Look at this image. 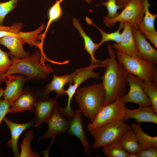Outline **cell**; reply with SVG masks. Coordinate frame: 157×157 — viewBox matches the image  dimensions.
<instances>
[{
    "instance_id": "cell-4",
    "label": "cell",
    "mask_w": 157,
    "mask_h": 157,
    "mask_svg": "<svg viewBox=\"0 0 157 157\" xmlns=\"http://www.w3.org/2000/svg\"><path fill=\"white\" fill-rule=\"evenodd\" d=\"M119 63L127 71L144 81L157 83V67L156 64L138 57L130 56L115 51Z\"/></svg>"
},
{
    "instance_id": "cell-17",
    "label": "cell",
    "mask_w": 157,
    "mask_h": 157,
    "mask_svg": "<svg viewBox=\"0 0 157 157\" xmlns=\"http://www.w3.org/2000/svg\"><path fill=\"white\" fill-rule=\"evenodd\" d=\"M123 30L121 33L120 42L115 43L112 46L113 49L127 55L138 57V53L134 41L131 29V25L127 22H124Z\"/></svg>"
},
{
    "instance_id": "cell-1",
    "label": "cell",
    "mask_w": 157,
    "mask_h": 157,
    "mask_svg": "<svg viewBox=\"0 0 157 157\" xmlns=\"http://www.w3.org/2000/svg\"><path fill=\"white\" fill-rule=\"evenodd\" d=\"M109 57L105 59L106 68L102 77V82L105 93L103 105L115 101L126 93L128 72L116 59L115 51L111 45L107 44Z\"/></svg>"
},
{
    "instance_id": "cell-11",
    "label": "cell",
    "mask_w": 157,
    "mask_h": 157,
    "mask_svg": "<svg viewBox=\"0 0 157 157\" xmlns=\"http://www.w3.org/2000/svg\"><path fill=\"white\" fill-rule=\"evenodd\" d=\"M77 69L72 73L60 76L53 74V78L50 82L42 89L38 90L39 97L45 98L49 97V93L52 91L55 92L57 94V99L60 96L66 94L64 87L70 83H72L76 73Z\"/></svg>"
},
{
    "instance_id": "cell-15",
    "label": "cell",
    "mask_w": 157,
    "mask_h": 157,
    "mask_svg": "<svg viewBox=\"0 0 157 157\" xmlns=\"http://www.w3.org/2000/svg\"><path fill=\"white\" fill-rule=\"evenodd\" d=\"M38 98V90L31 88L25 89L10 106L8 113L14 114L25 110L32 111Z\"/></svg>"
},
{
    "instance_id": "cell-7",
    "label": "cell",
    "mask_w": 157,
    "mask_h": 157,
    "mask_svg": "<svg viewBox=\"0 0 157 157\" xmlns=\"http://www.w3.org/2000/svg\"><path fill=\"white\" fill-rule=\"evenodd\" d=\"M144 0H131L124 6L123 9L115 17H104V22L108 27L118 22H127L132 26H138L142 23L144 15Z\"/></svg>"
},
{
    "instance_id": "cell-14",
    "label": "cell",
    "mask_w": 157,
    "mask_h": 157,
    "mask_svg": "<svg viewBox=\"0 0 157 157\" xmlns=\"http://www.w3.org/2000/svg\"><path fill=\"white\" fill-rule=\"evenodd\" d=\"M57 101L55 98L53 99L50 97L38 100L32 110L35 114L34 128L39 130L42 124L46 122L51 115Z\"/></svg>"
},
{
    "instance_id": "cell-28",
    "label": "cell",
    "mask_w": 157,
    "mask_h": 157,
    "mask_svg": "<svg viewBox=\"0 0 157 157\" xmlns=\"http://www.w3.org/2000/svg\"><path fill=\"white\" fill-rule=\"evenodd\" d=\"M142 87L151 102L154 112L157 114V83L150 81H143Z\"/></svg>"
},
{
    "instance_id": "cell-29",
    "label": "cell",
    "mask_w": 157,
    "mask_h": 157,
    "mask_svg": "<svg viewBox=\"0 0 157 157\" xmlns=\"http://www.w3.org/2000/svg\"><path fill=\"white\" fill-rule=\"evenodd\" d=\"M64 0H56L55 3L49 9L48 11L49 20L45 31L42 34V38L44 40L49 26L53 21L59 19L62 14V10L60 5L61 3Z\"/></svg>"
},
{
    "instance_id": "cell-23",
    "label": "cell",
    "mask_w": 157,
    "mask_h": 157,
    "mask_svg": "<svg viewBox=\"0 0 157 157\" xmlns=\"http://www.w3.org/2000/svg\"><path fill=\"white\" fill-rule=\"evenodd\" d=\"M119 141L122 147L129 153H137L141 150L135 135L131 127Z\"/></svg>"
},
{
    "instance_id": "cell-33",
    "label": "cell",
    "mask_w": 157,
    "mask_h": 157,
    "mask_svg": "<svg viewBox=\"0 0 157 157\" xmlns=\"http://www.w3.org/2000/svg\"><path fill=\"white\" fill-rule=\"evenodd\" d=\"M4 89L0 91V125L7 113H8L10 106V104L5 100L1 99Z\"/></svg>"
},
{
    "instance_id": "cell-3",
    "label": "cell",
    "mask_w": 157,
    "mask_h": 157,
    "mask_svg": "<svg viewBox=\"0 0 157 157\" xmlns=\"http://www.w3.org/2000/svg\"><path fill=\"white\" fill-rule=\"evenodd\" d=\"M75 94L82 113L92 122L104 105L105 93L102 83L80 87Z\"/></svg>"
},
{
    "instance_id": "cell-16",
    "label": "cell",
    "mask_w": 157,
    "mask_h": 157,
    "mask_svg": "<svg viewBox=\"0 0 157 157\" xmlns=\"http://www.w3.org/2000/svg\"><path fill=\"white\" fill-rule=\"evenodd\" d=\"M81 113L82 112L79 108L75 111V114L73 118L69 119L68 128L65 133L68 135L77 137L81 142L85 152L89 154L91 152V149L84 131Z\"/></svg>"
},
{
    "instance_id": "cell-38",
    "label": "cell",
    "mask_w": 157,
    "mask_h": 157,
    "mask_svg": "<svg viewBox=\"0 0 157 157\" xmlns=\"http://www.w3.org/2000/svg\"><path fill=\"white\" fill-rule=\"evenodd\" d=\"M131 0H118L117 4L124 5L126 3Z\"/></svg>"
},
{
    "instance_id": "cell-35",
    "label": "cell",
    "mask_w": 157,
    "mask_h": 157,
    "mask_svg": "<svg viewBox=\"0 0 157 157\" xmlns=\"http://www.w3.org/2000/svg\"><path fill=\"white\" fill-rule=\"evenodd\" d=\"M137 154L138 157H156L157 147H151L141 150Z\"/></svg>"
},
{
    "instance_id": "cell-30",
    "label": "cell",
    "mask_w": 157,
    "mask_h": 157,
    "mask_svg": "<svg viewBox=\"0 0 157 157\" xmlns=\"http://www.w3.org/2000/svg\"><path fill=\"white\" fill-rule=\"evenodd\" d=\"M118 0H107L106 1H102L100 3H98L95 6H99L100 5L105 6L108 11V15L106 16L109 18H114L119 14L117 12L118 10L123 8V5L117 4V3Z\"/></svg>"
},
{
    "instance_id": "cell-36",
    "label": "cell",
    "mask_w": 157,
    "mask_h": 157,
    "mask_svg": "<svg viewBox=\"0 0 157 157\" xmlns=\"http://www.w3.org/2000/svg\"><path fill=\"white\" fill-rule=\"evenodd\" d=\"M23 23L19 22L13 24L11 26H4L0 25V30L8 31L14 32H18L23 27Z\"/></svg>"
},
{
    "instance_id": "cell-8",
    "label": "cell",
    "mask_w": 157,
    "mask_h": 157,
    "mask_svg": "<svg viewBox=\"0 0 157 157\" xmlns=\"http://www.w3.org/2000/svg\"><path fill=\"white\" fill-rule=\"evenodd\" d=\"M94 68L89 66L83 68L77 69V71L72 83H69V86L65 90L66 94L68 99L66 106L64 108L60 107L59 111L62 115L69 119H72L75 114L71 107V102L74 95L80 85L87 80L91 78L98 79L100 77V73L94 71Z\"/></svg>"
},
{
    "instance_id": "cell-13",
    "label": "cell",
    "mask_w": 157,
    "mask_h": 157,
    "mask_svg": "<svg viewBox=\"0 0 157 157\" xmlns=\"http://www.w3.org/2000/svg\"><path fill=\"white\" fill-rule=\"evenodd\" d=\"M27 80L25 76L21 74L10 75L5 78L4 82L6 87L2 97L10 106L22 93L25 81Z\"/></svg>"
},
{
    "instance_id": "cell-9",
    "label": "cell",
    "mask_w": 157,
    "mask_h": 157,
    "mask_svg": "<svg viewBox=\"0 0 157 157\" xmlns=\"http://www.w3.org/2000/svg\"><path fill=\"white\" fill-rule=\"evenodd\" d=\"M59 104L57 101L51 115L46 122L48 126L47 132L44 135L39 136L37 139V142H39L51 139V142L48 148L43 151V154L46 155H48L49 150L56 137L59 134L65 133L68 129L69 120L65 118L61 115L59 111Z\"/></svg>"
},
{
    "instance_id": "cell-22",
    "label": "cell",
    "mask_w": 157,
    "mask_h": 157,
    "mask_svg": "<svg viewBox=\"0 0 157 157\" xmlns=\"http://www.w3.org/2000/svg\"><path fill=\"white\" fill-rule=\"evenodd\" d=\"M130 126L135 135L141 150L151 147H157V136H152L147 134L137 123H133Z\"/></svg>"
},
{
    "instance_id": "cell-25",
    "label": "cell",
    "mask_w": 157,
    "mask_h": 157,
    "mask_svg": "<svg viewBox=\"0 0 157 157\" xmlns=\"http://www.w3.org/2000/svg\"><path fill=\"white\" fill-rule=\"evenodd\" d=\"M34 133L30 130L25 134L20 144L21 151L20 157H40L39 154L33 151L31 148V143L34 138Z\"/></svg>"
},
{
    "instance_id": "cell-24",
    "label": "cell",
    "mask_w": 157,
    "mask_h": 157,
    "mask_svg": "<svg viewBox=\"0 0 157 157\" xmlns=\"http://www.w3.org/2000/svg\"><path fill=\"white\" fill-rule=\"evenodd\" d=\"M85 19L89 24L93 26L96 28L100 32L102 36V39L101 41L99 43L100 46L106 42L112 41L115 42L116 43H118L121 41V34L120 33V31L124 26V22H119L120 26L117 30L116 31L108 33L104 32L96 26L88 17H86Z\"/></svg>"
},
{
    "instance_id": "cell-12",
    "label": "cell",
    "mask_w": 157,
    "mask_h": 157,
    "mask_svg": "<svg viewBox=\"0 0 157 157\" xmlns=\"http://www.w3.org/2000/svg\"><path fill=\"white\" fill-rule=\"evenodd\" d=\"M132 33L138 53V57L157 63V51L147 41L137 26H132Z\"/></svg>"
},
{
    "instance_id": "cell-27",
    "label": "cell",
    "mask_w": 157,
    "mask_h": 157,
    "mask_svg": "<svg viewBox=\"0 0 157 157\" xmlns=\"http://www.w3.org/2000/svg\"><path fill=\"white\" fill-rule=\"evenodd\" d=\"M102 151L108 157H128L129 153L121 146L119 141L102 147Z\"/></svg>"
},
{
    "instance_id": "cell-31",
    "label": "cell",
    "mask_w": 157,
    "mask_h": 157,
    "mask_svg": "<svg viewBox=\"0 0 157 157\" xmlns=\"http://www.w3.org/2000/svg\"><path fill=\"white\" fill-rule=\"evenodd\" d=\"M19 0H10L0 2V25L3 26V22L6 16L13 10L17 6Z\"/></svg>"
},
{
    "instance_id": "cell-32",
    "label": "cell",
    "mask_w": 157,
    "mask_h": 157,
    "mask_svg": "<svg viewBox=\"0 0 157 157\" xmlns=\"http://www.w3.org/2000/svg\"><path fill=\"white\" fill-rule=\"evenodd\" d=\"M8 53L0 48V76L6 73L13 61Z\"/></svg>"
},
{
    "instance_id": "cell-19",
    "label": "cell",
    "mask_w": 157,
    "mask_h": 157,
    "mask_svg": "<svg viewBox=\"0 0 157 157\" xmlns=\"http://www.w3.org/2000/svg\"><path fill=\"white\" fill-rule=\"evenodd\" d=\"M130 119H135L139 124L143 122L157 124V114L155 113L151 106L139 107L133 109L126 108L122 120L125 122Z\"/></svg>"
},
{
    "instance_id": "cell-21",
    "label": "cell",
    "mask_w": 157,
    "mask_h": 157,
    "mask_svg": "<svg viewBox=\"0 0 157 157\" xmlns=\"http://www.w3.org/2000/svg\"><path fill=\"white\" fill-rule=\"evenodd\" d=\"M24 43L17 36L8 35L0 38V44L5 46L10 50L8 54L19 58H25L31 56L29 52L24 50L23 46Z\"/></svg>"
},
{
    "instance_id": "cell-40",
    "label": "cell",
    "mask_w": 157,
    "mask_h": 157,
    "mask_svg": "<svg viewBox=\"0 0 157 157\" xmlns=\"http://www.w3.org/2000/svg\"><path fill=\"white\" fill-rule=\"evenodd\" d=\"M85 1L88 3H90L92 1V0H85Z\"/></svg>"
},
{
    "instance_id": "cell-18",
    "label": "cell",
    "mask_w": 157,
    "mask_h": 157,
    "mask_svg": "<svg viewBox=\"0 0 157 157\" xmlns=\"http://www.w3.org/2000/svg\"><path fill=\"white\" fill-rule=\"evenodd\" d=\"M3 121L8 127L11 134V138L8 141L7 145L11 148L15 157H20V152L18 147L19 138L26 129L30 127H34V119L29 121L22 123L14 122L6 117H4Z\"/></svg>"
},
{
    "instance_id": "cell-41",
    "label": "cell",
    "mask_w": 157,
    "mask_h": 157,
    "mask_svg": "<svg viewBox=\"0 0 157 157\" xmlns=\"http://www.w3.org/2000/svg\"><path fill=\"white\" fill-rule=\"evenodd\" d=\"M3 88H1L0 87V91H1V90L2 89H3Z\"/></svg>"
},
{
    "instance_id": "cell-10",
    "label": "cell",
    "mask_w": 157,
    "mask_h": 157,
    "mask_svg": "<svg viewBox=\"0 0 157 157\" xmlns=\"http://www.w3.org/2000/svg\"><path fill=\"white\" fill-rule=\"evenodd\" d=\"M143 80L128 73L127 81L129 86L128 93L121 98L126 104L131 102L136 104L139 107L151 105L150 101L142 87Z\"/></svg>"
},
{
    "instance_id": "cell-34",
    "label": "cell",
    "mask_w": 157,
    "mask_h": 157,
    "mask_svg": "<svg viewBox=\"0 0 157 157\" xmlns=\"http://www.w3.org/2000/svg\"><path fill=\"white\" fill-rule=\"evenodd\" d=\"M138 27L143 35L157 48V33H153L147 31L144 27L142 23L138 26Z\"/></svg>"
},
{
    "instance_id": "cell-6",
    "label": "cell",
    "mask_w": 157,
    "mask_h": 157,
    "mask_svg": "<svg viewBox=\"0 0 157 157\" xmlns=\"http://www.w3.org/2000/svg\"><path fill=\"white\" fill-rule=\"evenodd\" d=\"M126 103L121 98L109 104L103 106L94 120L87 125L90 131L106 124L122 120L126 113Z\"/></svg>"
},
{
    "instance_id": "cell-37",
    "label": "cell",
    "mask_w": 157,
    "mask_h": 157,
    "mask_svg": "<svg viewBox=\"0 0 157 157\" xmlns=\"http://www.w3.org/2000/svg\"><path fill=\"white\" fill-rule=\"evenodd\" d=\"M17 33V32L0 30V38L8 35L15 36Z\"/></svg>"
},
{
    "instance_id": "cell-20",
    "label": "cell",
    "mask_w": 157,
    "mask_h": 157,
    "mask_svg": "<svg viewBox=\"0 0 157 157\" xmlns=\"http://www.w3.org/2000/svg\"><path fill=\"white\" fill-rule=\"evenodd\" d=\"M72 22L73 26L77 29L83 38L85 44L84 49L90 56L91 62L89 66L94 68L98 67H104V60H97L95 56L96 51L100 46L99 43L94 42L92 39L85 33L76 18H73Z\"/></svg>"
},
{
    "instance_id": "cell-39",
    "label": "cell",
    "mask_w": 157,
    "mask_h": 157,
    "mask_svg": "<svg viewBox=\"0 0 157 157\" xmlns=\"http://www.w3.org/2000/svg\"><path fill=\"white\" fill-rule=\"evenodd\" d=\"M128 157H138L137 153H129Z\"/></svg>"
},
{
    "instance_id": "cell-2",
    "label": "cell",
    "mask_w": 157,
    "mask_h": 157,
    "mask_svg": "<svg viewBox=\"0 0 157 157\" xmlns=\"http://www.w3.org/2000/svg\"><path fill=\"white\" fill-rule=\"evenodd\" d=\"M13 63L6 72L0 76V84L4 83L8 76L19 74L25 76L27 79H43L53 71L49 64L45 62L48 59L43 50H37L29 57L21 59L8 54Z\"/></svg>"
},
{
    "instance_id": "cell-5",
    "label": "cell",
    "mask_w": 157,
    "mask_h": 157,
    "mask_svg": "<svg viewBox=\"0 0 157 157\" xmlns=\"http://www.w3.org/2000/svg\"><path fill=\"white\" fill-rule=\"evenodd\" d=\"M131 126L122 120L114 121L90 131L94 142L91 149L94 150L119 141Z\"/></svg>"
},
{
    "instance_id": "cell-26",
    "label": "cell",
    "mask_w": 157,
    "mask_h": 157,
    "mask_svg": "<svg viewBox=\"0 0 157 157\" xmlns=\"http://www.w3.org/2000/svg\"><path fill=\"white\" fill-rule=\"evenodd\" d=\"M149 0H144V15L142 20V24L145 29L148 31L157 33L155 30L154 22L157 17V14H153L149 11V7L152 5L149 2Z\"/></svg>"
}]
</instances>
